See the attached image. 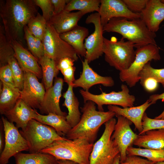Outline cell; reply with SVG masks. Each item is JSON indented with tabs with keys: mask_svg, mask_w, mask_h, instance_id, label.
I'll return each instance as SVG.
<instances>
[{
	"mask_svg": "<svg viewBox=\"0 0 164 164\" xmlns=\"http://www.w3.org/2000/svg\"><path fill=\"white\" fill-rule=\"evenodd\" d=\"M16 164H58V160L53 155L43 152L19 153L14 156Z\"/></svg>",
	"mask_w": 164,
	"mask_h": 164,
	"instance_id": "83f0119b",
	"label": "cell"
},
{
	"mask_svg": "<svg viewBox=\"0 0 164 164\" xmlns=\"http://www.w3.org/2000/svg\"><path fill=\"white\" fill-rule=\"evenodd\" d=\"M58 164H79L73 161L67 160H58Z\"/></svg>",
	"mask_w": 164,
	"mask_h": 164,
	"instance_id": "c3c4849f",
	"label": "cell"
},
{
	"mask_svg": "<svg viewBox=\"0 0 164 164\" xmlns=\"http://www.w3.org/2000/svg\"><path fill=\"white\" fill-rule=\"evenodd\" d=\"M116 122L113 118L104 123L102 135L93 144L89 164H113L115 157L120 154L118 147L111 138Z\"/></svg>",
	"mask_w": 164,
	"mask_h": 164,
	"instance_id": "52a82bcc",
	"label": "cell"
},
{
	"mask_svg": "<svg viewBox=\"0 0 164 164\" xmlns=\"http://www.w3.org/2000/svg\"><path fill=\"white\" fill-rule=\"evenodd\" d=\"M160 1L162 3L164 4V0H160Z\"/></svg>",
	"mask_w": 164,
	"mask_h": 164,
	"instance_id": "816d5d0a",
	"label": "cell"
},
{
	"mask_svg": "<svg viewBox=\"0 0 164 164\" xmlns=\"http://www.w3.org/2000/svg\"><path fill=\"white\" fill-rule=\"evenodd\" d=\"M133 145L144 148L164 149V129L150 130L138 135Z\"/></svg>",
	"mask_w": 164,
	"mask_h": 164,
	"instance_id": "cb8c5ba5",
	"label": "cell"
},
{
	"mask_svg": "<svg viewBox=\"0 0 164 164\" xmlns=\"http://www.w3.org/2000/svg\"><path fill=\"white\" fill-rule=\"evenodd\" d=\"M43 43L45 55L57 63L64 57H70L75 61L78 59L77 55L73 48L60 37V34L48 22Z\"/></svg>",
	"mask_w": 164,
	"mask_h": 164,
	"instance_id": "30bf717a",
	"label": "cell"
},
{
	"mask_svg": "<svg viewBox=\"0 0 164 164\" xmlns=\"http://www.w3.org/2000/svg\"><path fill=\"white\" fill-rule=\"evenodd\" d=\"M82 62V71L80 77L74 81L73 87H80L84 91H89L90 88L95 85L101 84L105 87L114 85V81L111 77L99 75L91 67L85 59Z\"/></svg>",
	"mask_w": 164,
	"mask_h": 164,
	"instance_id": "e0dca14e",
	"label": "cell"
},
{
	"mask_svg": "<svg viewBox=\"0 0 164 164\" xmlns=\"http://www.w3.org/2000/svg\"><path fill=\"white\" fill-rule=\"evenodd\" d=\"M11 43L7 39L3 27L0 26V67L8 64L9 60L15 56Z\"/></svg>",
	"mask_w": 164,
	"mask_h": 164,
	"instance_id": "1f68e13d",
	"label": "cell"
},
{
	"mask_svg": "<svg viewBox=\"0 0 164 164\" xmlns=\"http://www.w3.org/2000/svg\"><path fill=\"white\" fill-rule=\"evenodd\" d=\"M89 32L88 29L78 25L71 30L60 34V36L73 48L77 55L85 57L86 50L84 41Z\"/></svg>",
	"mask_w": 164,
	"mask_h": 164,
	"instance_id": "603a6c76",
	"label": "cell"
},
{
	"mask_svg": "<svg viewBox=\"0 0 164 164\" xmlns=\"http://www.w3.org/2000/svg\"><path fill=\"white\" fill-rule=\"evenodd\" d=\"M19 132L28 142L30 153L40 152L54 142L67 138L59 135L52 127L34 119Z\"/></svg>",
	"mask_w": 164,
	"mask_h": 164,
	"instance_id": "8992f818",
	"label": "cell"
},
{
	"mask_svg": "<svg viewBox=\"0 0 164 164\" xmlns=\"http://www.w3.org/2000/svg\"><path fill=\"white\" fill-rule=\"evenodd\" d=\"M37 112L20 98L14 107L4 115L9 121L15 123L17 128L24 130L29 121L34 119Z\"/></svg>",
	"mask_w": 164,
	"mask_h": 164,
	"instance_id": "ffe728a7",
	"label": "cell"
},
{
	"mask_svg": "<svg viewBox=\"0 0 164 164\" xmlns=\"http://www.w3.org/2000/svg\"><path fill=\"white\" fill-rule=\"evenodd\" d=\"M36 6L42 10V16L47 22L54 15V8L51 0H34Z\"/></svg>",
	"mask_w": 164,
	"mask_h": 164,
	"instance_id": "74e56055",
	"label": "cell"
},
{
	"mask_svg": "<svg viewBox=\"0 0 164 164\" xmlns=\"http://www.w3.org/2000/svg\"><path fill=\"white\" fill-rule=\"evenodd\" d=\"M64 82L61 77L55 78L53 85L46 90L44 98L39 109L41 114H48L53 113L66 117L67 114L63 111L60 106V98Z\"/></svg>",
	"mask_w": 164,
	"mask_h": 164,
	"instance_id": "2e32d148",
	"label": "cell"
},
{
	"mask_svg": "<svg viewBox=\"0 0 164 164\" xmlns=\"http://www.w3.org/2000/svg\"><path fill=\"white\" fill-rule=\"evenodd\" d=\"M152 104L147 100L141 105L136 107L121 108L117 106L108 105V111L115 114V116L121 115L133 123L135 129L139 134L142 131V119L145 111Z\"/></svg>",
	"mask_w": 164,
	"mask_h": 164,
	"instance_id": "44dd1931",
	"label": "cell"
},
{
	"mask_svg": "<svg viewBox=\"0 0 164 164\" xmlns=\"http://www.w3.org/2000/svg\"><path fill=\"white\" fill-rule=\"evenodd\" d=\"M23 31L28 48L31 53L36 57L35 37L29 32L27 25L24 27Z\"/></svg>",
	"mask_w": 164,
	"mask_h": 164,
	"instance_id": "60d3db41",
	"label": "cell"
},
{
	"mask_svg": "<svg viewBox=\"0 0 164 164\" xmlns=\"http://www.w3.org/2000/svg\"><path fill=\"white\" fill-rule=\"evenodd\" d=\"M95 104L91 101L84 103L81 108L83 113L80 120L66 135L67 139L73 140L84 137L94 144L101 126L115 116L112 111H97Z\"/></svg>",
	"mask_w": 164,
	"mask_h": 164,
	"instance_id": "7a4b0ae2",
	"label": "cell"
},
{
	"mask_svg": "<svg viewBox=\"0 0 164 164\" xmlns=\"http://www.w3.org/2000/svg\"><path fill=\"white\" fill-rule=\"evenodd\" d=\"M85 14L80 11L72 12L64 10L54 14L48 22L60 34L71 30L78 25V22Z\"/></svg>",
	"mask_w": 164,
	"mask_h": 164,
	"instance_id": "7402d4cb",
	"label": "cell"
},
{
	"mask_svg": "<svg viewBox=\"0 0 164 164\" xmlns=\"http://www.w3.org/2000/svg\"><path fill=\"white\" fill-rule=\"evenodd\" d=\"M121 88V90L118 92L112 91L107 93L102 91L99 94H94L83 89L80 90L79 92L84 103L88 101L94 102L97 105L99 111H104V105H118L123 108L133 106L135 100V96L130 94L126 85L122 84Z\"/></svg>",
	"mask_w": 164,
	"mask_h": 164,
	"instance_id": "9c48e42d",
	"label": "cell"
},
{
	"mask_svg": "<svg viewBox=\"0 0 164 164\" xmlns=\"http://www.w3.org/2000/svg\"><path fill=\"white\" fill-rule=\"evenodd\" d=\"M8 63L12 71L14 86L21 90L23 85L24 72L15 56L10 58Z\"/></svg>",
	"mask_w": 164,
	"mask_h": 164,
	"instance_id": "d590c367",
	"label": "cell"
},
{
	"mask_svg": "<svg viewBox=\"0 0 164 164\" xmlns=\"http://www.w3.org/2000/svg\"><path fill=\"white\" fill-rule=\"evenodd\" d=\"M161 99L164 101V92L160 94H154L150 96L149 100L152 104H155L159 100ZM155 119H164V110L159 115L155 118Z\"/></svg>",
	"mask_w": 164,
	"mask_h": 164,
	"instance_id": "bcb514c9",
	"label": "cell"
},
{
	"mask_svg": "<svg viewBox=\"0 0 164 164\" xmlns=\"http://www.w3.org/2000/svg\"><path fill=\"white\" fill-rule=\"evenodd\" d=\"M98 13L103 27L114 18L123 17L128 19L141 18V13L132 12L122 0H101Z\"/></svg>",
	"mask_w": 164,
	"mask_h": 164,
	"instance_id": "9a60e30c",
	"label": "cell"
},
{
	"mask_svg": "<svg viewBox=\"0 0 164 164\" xmlns=\"http://www.w3.org/2000/svg\"><path fill=\"white\" fill-rule=\"evenodd\" d=\"M142 131L138 135H142L151 130L164 129V119H152L149 117L145 112L142 119Z\"/></svg>",
	"mask_w": 164,
	"mask_h": 164,
	"instance_id": "8d00e7d4",
	"label": "cell"
},
{
	"mask_svg": "<svg viewBox=\"0 0 164 164\" xmlns=\"http://www.w3.org/2000/svg\"><path fill=\"white\" fill-rule=\"evenodd\" d=\"M103 30L120 34L122 38L133 43L136 48L149 44L157 45L155 33L150 31L141 18H114L103 27Z\"/></svg>",
	"mask_w": 164,
	"mask_h": 164,
	"instance_id": "3957f363",
	"label": "cell"
},
{
	"mask_svg": "<svg viewBox=\"0 0 164 164\" xmlns=\"http://www.w3.org/2000/svg\"><path fill=\"white\" fill-rule=\"evenodd\" d=\"M69 0H51L54 8V14H58L65 9Z\"/></svg>",
	"mask_w": 164,
	"mask_h": 164,
	"instance_id": "ee69618b",
	"label": "cell"
},
{
	"mask_svg": "<svg viewBox=\"0 0 164 164\" xmlns=\"http://www.w3.org/2000/svg\"><path fill=\"white\" fill-rule=\"evenodd\" d=\"M145 91L148 92L155 91L158 87V83L152 78H148L140 84Z\"/></svg>",
	"mask_w": 164,
	"mask_h": 164,
	"instance_id": "7bdbcfd3",
	"label": "cell"
},
{
	"mask_svg": "<svg viewBox=\"0 0 164 164\" xmlns=\"http://www.w3.org/2000/svg\"><path fill=\"white\" fill-rule=\"evenodd\" d=\"M0 79L2 83L14 86L12 71L8 64L0 67Z\"/></svg>",
	"mask_w": 164,
	"mask_h": 164,
	"instance_id": "ab89813d",
	"label": "cell"
},
{
	"mask_svg": "<svg viewBox=\"0 0 164 164\" xmlns=\"http://www.w3.org/2000/svg\"><path fill=\"white\" fill-rule=\"evenodd\" d=\"M38 63L41 67L43 80L46 90L53 85V79L57 77L59 70L56 62L46 55L41 57Z\"/></svg>",
	"mask_w": 164,
	"mask_h": 164,
	"instance_id": "f1b7e54d",
	"label": "cell"
},
{
	"mask_svg": "<svg viewBox=\"0 0 164 164\" xmlns=\"http://www.w3.org/2000/svg\"><path fill=\"white\" fill-rule=\"evenodd\" d=\"M35 48L36 58L38 60L45 55L43 41L39 38L35 37Z\"/></svg>",
	"mask_w": 164,
	"mask_h": 164,
	"instance_id": "f6af8a7d",
	"label": "cell"
},
{
	"mask_svg": "<svg viewBox=\"0 0 164 164\" xmlns=\"http://www.w3.org/2000/svg\"><path fill=\"white\" fill-rule=\"evenodd\" d=\"M156 164H164V161L156 162Z\"/></svg>",
	"mask_w": 164,
	"mask_h": 164,
	"instance_id": "f907efd6",
	"label": "cell"
},
{
	"mask_svg": "<svg viewBox=\"0 0 164 164\" xmlns=\"http://www.w3.org/2000/svg\"><path fill=\"white\" fill-rule=\"evenodd\" d=\"M0 113L4 114L12 109L20 99V90L14 85L0 81Z\"/></svg>",
	"mask_w": 164,
	"mask_h": 164,
	"instance_id": "484cf974",
	"label": "cell"
},
{
	"mask_svg": "<svg viewBox=\"0 0 164 164\" xmlns=\"http://www.w3.org/2000/svg\"><path fill=\"white\" fill-rule=\"evenodd\" d=\"M132 12L141 13L145 8L148 0H122Z\"/></svg>",
	"mask_w": 164,
	"mask_h": 164,
	"instance_id": "f35d334b",
	"label": "cell"
},
{
	"mask_svg": "<svg viewBox=\"0 0 164 164\" xmlns=\"http://www.w3.org/2000/svg\"><path fill=\"white\" fill-rule=\"evenodd\" d=\"M5 134V145L1 153L0 164H7L10 158L24 151L29 150L27 140L13 123L2 116Z\"/></svg>",
	"mask_w": 164,
	"mask_h": 164,
	"instance_id": "8fae6325",
	"label": "cell"
},
{
	"mask_svg": "<svg viewBox=\"0 0 164 164\" xmlns=\"http://www.w3.org/2000/svg\"><path fill=\"white\" fill-rule=\"evenodd\" d=\"M159 49L157 45L149 44L136 48L135 59L129 67L120 71V80L125 82L130 87H133L140 81V72L148 62L161 59Z\"/></svg>",
	"mask_w": 164,
	"mask_h": 164,
	"instance_id": "ba28073f",
	"label": "cell"
},
{
	"mask_svg": "<svg viewBox=\"0 0 164 164\" xmlns=\"http://www.w3.org/2000/svg\"><path fill=\"white\" fill-rule=\"evenodd\" d=\"M126 154L127 156L144 157L156 163L164 161V149H154L131 146L127 149Z\"/></svg>",
	"mask_w": 164,
	"mask_h": 164,
	"instance_id": "f546056e",
	"label": "cell"
},
{
	"mask_svg": "<svg viewBox=\"0 0 164 164\" xmlns=\"http://www.w3.org/2000/svg\"><path fill=\"white\" fill-rule=\"evenodd\" d=\"M34 119L52 127L61 136L66 135L72 128L66 120V117L53 113L43 115L37 112Z\"/></svg>",
	"mask_w": 164,
	"mask_h": 164,
	"instance_id": "4316f807",
	"label": "cell"
},
{
	"mask_svg": "<svg viewBox=\"0 0 164 164\" xmlns=\"http://www.w3.org/2000/svg\"><path fill=\"white\" fill-rule=\"evenodd\" d=\"M120 154H119L115 157L113 164H120Z\"/></svg>",
	"mask_w": 164,
	"mask_h": 164,
	"instance_id": "681fc988",
	"label": "cell"
},
{
	"mask_svg": "<svg viewBox=\"0 0 164 164\" xmlns=\"http://www.w3.org/2000/svg\"><path fill=\"white\" fill-rule=\"evenodd\" d=\"M47 22L42 15L38 12L27 25L31 33L35 37L43 41L47 27Z\"/></svg>",
	"mask_w": 164,
	"mask_h": 164,
	"instance_id": "836d02e7",
	"label": "cell"
},
{
	"mask_svg": "<svg viewBox=\"0 0 164 164\" xmlns=\"http://www.w3.org/2000/svg\"><path fill=\"white\" fill-rule=\"evenodd\" d=\"M34 0L0 1V15L10 43L21 38L24 27L38 13Z\"/></svg>",
	"mask_w": 164,
	"mask_h": 164,
	"instance_id": "6da1fadb",
	"label": "cell"
},
{
	"mask_svg": "<svg viewBox=\"0 0 164 164\" xmlns=\"http://www.w3.org/2000/svg\"><path fill=\"white\" fill-rule=\"evenodd\" d=\"M120 164H156V163L136 155L127 156L125 160Z\"/></svg>",
	"mask_w": 164,
	"mask_h": 164,
	"instance_id": "b9f144b4",
	"label": "cell"
},
{
	"mask_svg": "<svg viewBox=\"0 0 164 164\" xmlns=\"http://www.w3.org/2000/svg\"><path fill=\"white\" fill-rule=\"evenodd\" d=\"M94 144L85 138L56 141L40 152L51 154L58 160H71L79 164H89Z\"/></svg>",
	"mask_w": 164,
	"mask_h": 164,
	"instance_id": "277c9868",
	"label": "cell"
},
{
	"mask_svg": "<svg viewBox=\"0 0 164 164\" xmlns=\"http://www.w3.org/2000/svg\"><path fill=\"white\" fill-rule=\"evenodd\" d=\"M122 38L119 41L104 38L103 53L105 61L120 71L128 68L135 56V45Z\"/></svg>",
	"mask_w": 164,
	"mask_h": 164,
	"instance_id": "5b68a950",
	"label": "cell"
},
{
	"mask_svg": "<svg viewBox=\"0 0 164 164\" xmlns=\"http://www.w3.org/2000/svg\"><path fill=\"white\" fill-rule=\"evenodd\" d=\"M73 88L72 85H68L67 90L63 95L64 101L62 105L66 107L68 111L66 120L72 128L78 124L81 117L79 102L73 92Z\"/></svg>",
	"mask_w": 164,
	"mask_h": 164,
	"instance_id": "d4e9b609",
	"label": "cell"
},
{
	"mask_svg": "<svg viewBox=\"0 0 164 164\" xmlns=\"http://www.w3.org/2000/svg\"><path fill=\"white\" fill-rule=\"evenodd\" d=\"M73 59L69 57L63 58L57 63V67L63 76L64 81L68 85H72L75 80L74 73L76 68L73 66Z\"/></svg>",
	"mask_w": 164,
	"mask_h": 164,
	"instance_id": "d6a6232c",
	"label": "cell"
},
{
	"mask_svg": "<svg viewBox=\"0 0 164 164\" xmlns=\"http://www.w3.org/2000/svg\"><path fill=\"white\" fill-rule=\"evenodd\" d=\"M11 43L15 52V57L24 72L31 73L38 78H42V69L36 58L18 41L14 40Z\"/></svg>",
	"mask_w": 164,
	"mask_h": 164,
	"instance_id": "ac0fdd59",
	"label": "cell"
},
{
	"mask_svg": "<svg viewBox=\"0 0 164 164\" xmlns=\"http://www.w3.org/2000/svg\"><path fill=\"white\" fill-rule=\"evenodd\" d=\"M86 24H93L94 30L85 40L84 46L86 50L85 59L89 63L101 56L103 53L104 37L103 27L100 20V16L97 12L89 15L86 18Z\"/></svg>",
	"mask_w": 164,
	"mask_h": 164,
	"instance_id": "7c38bea8",
	"label": "cell"
},
{
	"mask_svg": "<svg viewBox=\"0 0 164 164\" xmlns=\"http://www.w3.org/2000/svg\"><path fill=\"white\" fill-rule=\"evenodd\" d=\"M101 0H71L66 5L64 10L69 12L78 10L86 14L94 11L98 12Z\"/></svg>",
	"mask_w": 164,
	"mask_h": 164,
	"instance_id": "4dcf8cb0",
	"label": "cell"
},
{
	"mask_svg": "<svg viewBox=\"0 0 164 164\" xmlns=\"http://www.w3.org/2000/svg\"><path fill=\"white\" fill-rule=\"evenodd\" d=\"M150 62L146 64L139 73L140 83L147 78H152L160 83L164 88V68H154L151 66Z\"/></svg>",
	"mask_w": 164,
	"mask_h": 164,
	"instance_id": "e575fe53",
	"label": "cell"
},
{
	"mask_svg": "<svg viewBox=\"0 0 164 164\" xmlns=\"http://www.w3.org/2000/svg\"><path fill=\"white\" fill-rule=\"evenodd\" d=\"M45 87L34 74L24 72L22 89L20 91V98L33 109H38L42 102L46 92Z\"/></svg>",
	"mask_w": 164,
	"mask_h": 164,
	"instance_id": "5bb4252c",
	"label": "cell"
},
{
	"mask_svg": "<svg viewBox=\"0 0 164 164\" xmlns=\"http://www.w3.org/2000/svg\"><path fill=\"white\" fill-rule=\"evenodd\" d=\"M5 134L3 124L2 120L0 123V152H2L5 145Z\"/></svg>",
	"mask_w": 164,
	"mask_h": 164,
	"instance_id": "7dc6e473",
	"label": "cell"
},
{
	"mask_svg": "<svg viewBox=\"0 0 164 164\" xmlns=\"http://www.w3.org/2000/svg\"><path fill=\"white\" fill-rule=\"evenodd\" d=\"M141 14V19L149 29L155 33L164 20V4L160 0H148L145 8Z\"/></svg>",
	"mask_w": 164,
	"mask_h": 164,
	"instance_id": "d6986e66",
	"label": "cell"
},
{
	"mask_svg": "<svg viewBox=\"0 0 164 164\" xmlns=\"http://www.w3.org/2000/svg\"><path fill=\"white\" fill-rule=\"evenodd\" d=\"M115 116L117 121L111 138L119 149L121 162L126 159L127 149L132 146L138 135L131 129L130 125L132 123L130 121L122 116Z\"/></svg>",
	"mask_w": 164,
	"mask_h": 164,
	"instance_id": "4fadbf2b",
	"label": "cell"
}]
</instances>
